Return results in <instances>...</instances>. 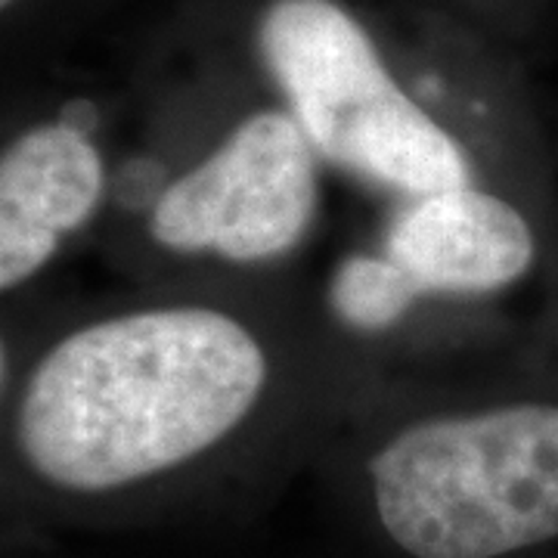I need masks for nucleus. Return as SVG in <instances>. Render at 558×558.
Segmentation results:
<instances>
[{
  "label": "nucleus",
  "mask_w": 558,
  "mask_h": 558,
  "mask_svg": "<svg viewBox=\"0 0 558 558\" xmlns=\"http://www.w3.org/2000/svg\"><path fill=\"white\" fill-rule=\"evenodd\" d=\"M267 381L258 339L211 307L90 323L25 381L16 438L40 481L100 494L161 475L223 440Z\"/></svg>",
  "instance_id": "1"
},
{
  "label": "nucleus",
  "mask_w": 558,
  "mask_h": 558,
  "mask_svg": "<svg viewBox=\"0 0 558 558\" xmlns=\"http://www.w3.org/2000/svg\"><path fill=\"white\" fill-rule=\"evenodd\" d=\"M385 534L413 558H502L558 537V407L418 422L369 462Z\"/></svg>",
  "instance_id": "2"
},
{
  "label": "nucleus",
  "mask_w": 558,
  "mask_h": 558,
  "mask_svg": "<svg viewBox=\"0 0 558 558\" xmlns=\"http://www.w3.org/2000/svg\"><path fill=\"white\" fill-rule=\"evenodd\" d=\"M258 47L323 159L416 199L472 186L462 146L400 90L339 3H270Z\"/></svg>",
  "instance_id": "3"
},
{
  "label": "nucleus",
  "mask_w": 558,
  "mask_h": 558,
  "mask_svg": "<svg viewBox=\"0 0 558 558\" xmlns=\"http://www.w3.org/2000/svg\"><path fill=\"white\" fill-rule=\"evenodd\" d=\"M317 208L314 146L295 116L245 119L153 208V236L183 255L267 260L295 248Z\"/></svg>",
  "instance_id": "4"
},
{
  "label": "nucleus",
  "mask_w": 558,
  "mask_h": 558,
  "mask_svg": "<svg viewBox=\"0 0 558 558\" xmlns=\"http://www.w3.org/2000/svg\"><path fill=\"white\" fill-rule=\"evenodd\" d=\"M534 233L515 205L472 186L416 199L388 230V258L422 295H481L527 274Z\"/></svg>",
  "instance_id": "5"
},
{
  "label": "nucleus",
  "mask_w": 558,
  "mask_h": 558,
  "mask_svg": "<svg viewBox=\"0 0 558 558\" xmlns=\"http://www.w3.org/2000/svg\"><path fill=\"white\" fill-rule=\"evenodd\" d=\"M100 196L102 159L81 128L40 124L13 140L0 159V286L35 277Z\"/></svg>",
  "instance_id": "6"
},
{
  "label": "nucleus",
  "mask_w": 558,
  "mask_h": 558,
  "mask_svg": "<svg viewBox=\"0 0 558 558\" xmlns=\"http://www.w3.org/2000/svg\"><path fill=\"white\" fill-rule=\"evenodd\" d=\"M422 292L395 260L373 255H351L332 277V311L354 329L376 332L395 326Z\"/></svg>",
  "instance_id": "7"
},
{
  "label": "nucleus",
  "mask_w": 558,
  "mask_h": 558,
  "mask_svg": "<svg viewBox=\"0 0 558 558\" xmlns=\"http://www.w3.org/2000/svg\"><path fill=\"white\" fill-rule=\"evenodd\" d=\"M0 3H3V7H10V3H13V0H0Z\"/></svg>",
  "instance_id": "8"
}]
</instances>
